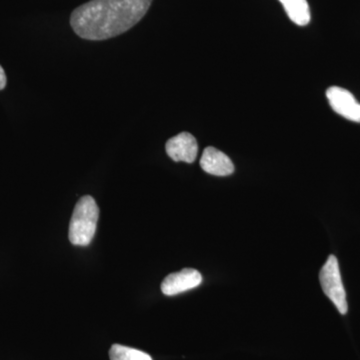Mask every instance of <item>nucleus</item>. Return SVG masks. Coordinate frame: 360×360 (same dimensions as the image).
Segmentation results:
<instances>
[{
	"label": "nucleus",
	"mask_w": 360,
	"mask_h": 360,
	"mask_svg": "<svg viewBox=\"0 0 360 360\" xmlns=\"http://www.w3.org/2000/svg\"><path fill=\"white\" fill-rule=\"evenodd\" d=\"M151 4L153 0H90L72 11L70 25L84 39H112L136 25Z\"/></svg>",
	"instance_id": "f257e3e1"
},
{
	"label": "nucleus",
	"mask_w": 360,
	"mask_h": 360,
	"mask_svg": "<svg viewBox=\"0 0 360 360\" xmlns=\"http://www.w3.org/2000/svg\"><path fill=\"white\" fill-rule=\"evenodd\" d=\"M99 208L92 196L84 195L77 201L71 217L70 241L73 245L87 246L96 236Z\"/></svg>",
	"instance_id": "f03ea898"
},
{
	"label": "nucleus",
	"mask_w": 360,
	"mask_h": 360,
	"mask_svg": "<svg viewBox=\"0 0 360 360\" xmlns=\"http://www.w3.org/2000/svg\"><path fill=\"white\" fill-rule=\"evenodd\" d=\"M322 290L341 314H347V293L341 279L340 264L335 255H329L319 272Z\"/></svg>",
	"instance_id": "7ed1b4c3"
},
{
	"label": "nucleus",
	"mask_w": 360,
	"mask_h": 360,
	"mask_svg": "<svg viewBox=\"0 0 360 360\" xmlns=\"http://www.w3.org/2000/svg\"><path fill=\"white\" fill-rule=\"evenodd\" d=\"M326 97L335 112L350 122L360 123V103L354 94L340 86H331L326 90Z\"/></svg>",
	"instance_id": "20e7f679"
},
{
	"label": "nucleus",
	"mask_w": 360,
	"mask_h": 360,
	"mask_svg": "<svg viewBox=\"0 0 360 360\" xmlns=\"http://www.w3.org/2000/svg\"><path fill=\"white\" fill-rule=\"evenodd\" d=\"M201 283L202 276L200 271L193 269H184L165 277L161 283V291L165 295H176L198 288Z\"/></svg>",
	"instance_id": "39448f33"
},
{
	"label": "nucleus",
	"mask_w": 360,
	"mask_h": 360,
	"mask_svg": "<svg viewBox=\"0 0 360 360\" xmlns=\"http://www.w3.org/2000/svg\"><path fill=\"white\" fill-rule=\"evenodd\" d=\"M167 155L175 162L193 163L198 158V144L195 137L188 132H181L168 139L165 144Z\"/></svg>",
	"instance_id": "423d86ee"
},
{
	"label": "nucleus",
	"mask_w": 360,
	"mask_h": 360,
	"mask_svg": "<svg viewBox=\"0 0 360 360\" xmlns=\"http://www.w3.org/2000/svg\"><path fill=\"white\" fill-rule=\"evenodd\" d=\"M200 167L206 174L227 176L233 174L234 165L231 158L212 146L206 148L200 158Z\"/></svg>",
	"instance_id": "0eeeda50"
},
{
	"label": "nucleus",
	"mask_w": 360,
	"mask_h": 360,
	"mask_svg": "<svg viewBox=\"0 0 360 360\" xmlns=\"http://www.w3.org/2000/svg\"><path fill=\"white\" fill-rule=\"evenodd\" d=\"M279 2L292 22L300 26L309 25L311 15L307 0H279Z\"/></svg>",
	"instance_id": "6e6552de"
},
{
	"label": "nucleus",
	"mask_w": 360,
	"mask_h": 360,
	"mask_svg": "<svg viewBox=\"0 0 360 360\" xmlns=\"http://www.w3.org/2000/svg\"><path fill=\"white\" fill-rule=\"evenodd\" d=\"M110 357V360H153L146 352L122 345H113L111 347Z\"/></svg>",
	"instance_id": "1a4fd4ad"
},
{
	"label": "nucleus",
	"mask_w": 360,
	"mask_h": 360,
	"mask_svg": "<svg viewBox=\"0 0 360 360\" xmlns=\"http://www.w3.org/2000/svg\"><path fill=\"white\" fill-rule=\"evenodd\" d=\"M7 84L6 71H4V68L0 65V90L6 89Z\"/></svg>",
	"instance_id": "9d476101"
}]
</instances>
